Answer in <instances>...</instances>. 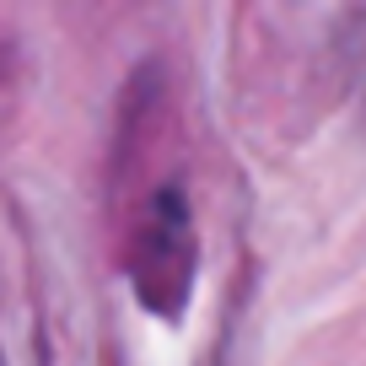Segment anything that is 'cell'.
<instances>
[{"label": "cell", "mask_w": 366, "mask_h": 366, "mask_svg": "<svg viewBox=\"0 0 366 366\" xmlns=\"http://www.w3.org/2000/svg\"><path fill=\"white\" fill-rule=\"evenodd\" d=\"M194 221H189V205H183L178 189H162L146 210V227L135 237V259H129V274H135V291L146 302V312H162V318H178L183 302H189V286H194Z\"/></svg>", "instance_id": "6da1fadb"}]
</instances>
